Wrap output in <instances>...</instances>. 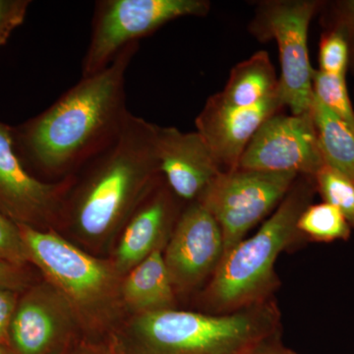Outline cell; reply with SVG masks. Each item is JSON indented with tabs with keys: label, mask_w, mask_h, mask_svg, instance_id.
Wrapping results in <instances>:
<instances>
[{
	"label": "cell",
	"mask_w": 354,
	"mask_h": 354,
	"mask_svg": "<svg viewBox=\"0 0 354 354\" xmlns=\"http://www.w3.org/2000/svg\"><path fill=\"white\" fill-rule=\"evenodd\" d=\"M29 4L26 0H0V46L23 22Z\"/></svg>",
	"instance_id": "cb8c5ba5"
},
{
	"label": "cell",
	"mask_w": 354,
	"mask_h": 354,
	"mask_svg": "<svg viewBox=\"0 0 354 354\" xmlns=\"http://www.w3.org/2000/svg\"><path fill=\"white\" fill-rule=\"evenodd\" d=\"M139 43L123 48L111 64L82 79L18 134L23 152L46 176L84 167L118 138L127 124L125 79Z\"/></svg>",
	"instance_id": "6da1fadb"
},
{
	"label": "cell",
	"mask_w": 354,
	"mask_h": 354,
	"mask_svg": "<svg viewBox=\"0 0 354 354\" xmlns=\"http://www.w3.org/2000/svg\"><path fill=\"white\" fill-rule=\"evenodd\" d=\"M251 354H297L290 349L286 348L281 344L269 339L261 344Z\"/></svg>",
	"instance_id": "4316f807"
},
{
	"label": "cell",
	"mask_w": 354,
	"mask_h": 354,
	"mask_svg": "<svg viewBox=\"0 0 354 354\" xmlns=\"http://www.w3.org/2000/svg\"><path fill=\"white\" fill-rule=\"evenodd\" d=\"M225 244L218 221L199 201H195L177 221L164 255L172 285H196L215 272L223 257Z\"/></svg>",
	"instance_id": "30bf717a"
},
{
	"label": "cell",
	"mask_w": 354,
	"mask_h": 354,
	"mask_svg": "<svg viewBox=\"0 0 354 354\" xmlns=\"http://www.w3.org/2000/svg\"><path fill=\"white\" fill-rule=\"evenodd\" d=\"M55 321L48 307L38 298L28 295L14 313L11 339L21 354H41L53 341Z\"/></svg>",
	"instance_id": "ac0fdd59"
},
{
	"label": "cell",
	"mask_w": 354,
	"mask_h": 354,
	"mask_svg": "<svg viewBox=\"0 0 354 354\" xmlns=\"http://www.w3.org/2000/svg\"><path fill=\"white\" fill-rule=\"evenodd\" d=\"M278 313L271 304L211 316L162 309L146 312L137 330L157 354H251L271 339Z\"/></svg>",
	"instance_id": "277c9868"
},
{
	"label": "cell",
	"mask_w": 354,
	"mask_h": 354,
	"mask_svg": "<svg viewBox=\"0 0 354 354\" xmlns=\"http://www.w3.org/2000/svg\"><path fill=\"white\" fill-rule=\"evenodd\" d=\"M172 212L171 197L164 190L157 191L140 205L121 237L118 249L120 265L139 264L155 250L156 243L171 221Z\"/></svg>",
	"instance_id": "5bb4252c"
},
{
	"label": "cell",
	"mask_w": 354,
	"mask_h": 354,
	"mask_svg": "<svg viewBox=\"0 0 354 354\" xmlns=\"http://www.w3.org/2000/svg\"><path fill=\"white\" fill-rule=\"evenodd\" d=\"M314 181L324 201L339 209L354 227V183L327 165L317 172Z\"/></svg>",
	"instance_id": "44dd1931"
},
{
	"label": "cell",
	"mask_w": 354,
	"mask_h": 354,
	"mask_svg": "<svg viewBox=\"0 0 354 354\" xmlns=\"http://www.w3.org/2000/svg\"><path fill=\"white\" fill-rule=\"evenodd\" d=\"M285 108L281 88L277 94L251 108L230 106L218 93L207 100L198 114L196 131L223 171H234L261 125Z\"/></svg>",
	"instance_id": "9c48e42d"
},
{
	"label": "cell",
	"mask_w": 354,
	"mask_h": 354,
	"mask_svg": "<svg viewBox=\"0 0 354 354\" xmlns=\"http://www.w3.org/2000/svg\"><path fill=\"white\" fill-rule=\"evenodd\" d=\"M322 3L314 0H268L258 3L249 31L261 41L278 44L279 88L291 114L309 113L314 99L310 64V23Z\"/></svg>",
	"instance_id": "5b68a950"
},
{
	"label": "cell",
	"mask_w": 354,
	"mask_h": 354,
	"mask_svg": "<svg viewBox=\"0 0 354 354\" xmlns=\"http://www.w3.org/2000/svg\"><path fill=\"white\" fill-rule=\"evenodd\" d=\"M207 0H101L95 2L92 34L82 76L101 71L123 48L162 26L187 16L203 17L209 13Z\"/></svg>",
	"instance_id": "8992f818"
},
{
	"label": "cell",
	"mask_w": 354,
	"mask_h": 354,
	"mask_svg": "<svg viewBox=\"0 0 354 354\" xmlns=\"http://www.w3.org/2000/svg\"><path fill=\"white\" fill-rule=\"evenodd\" d=\"M25 285V279L20 268L0 262V288L9 290H20Z\"/></svg>",
	"instance_id": "484cf974"
},
{
	"label": "cell",
	"mask_w": 354,
	"mask_h": 354,
	"mask_svg": "<svg viewBox=\"0 0 354 354\" xmlns=\"http://www.w3.org/2000/svg\"><path fill=\"white\" fill-rule=\"evenodd\" d=\"M157 127L130 114L118 138L85 165L87 178L72 208L81 234H106L162 176L156 151Z\"/></svg>",
	"instance_id": "7a4b0ae2"
},
{
	"label": "cell",
	"mask_w": 354,
	"mask_h": 354,
	"mask_svg": "<svg viewBox=\"0 0 354 354\" xmlns=\"http://www.w3.org/2000/svg\"><path fill=\"white\" fill-rule=\"evenodd\" d=\"M66 183H48L25 169L13 130L0 123V211L18 225L50 220L62 206Z\"/></svg>",
	"instance_id": "8fae6325"
},
{
	"label": "cell",
	"mask_w": 354,
	"mask_h": 354,
	"mask_svg": "<svg viewBox=\"0 0 354 354\" xmlns=\"http://www.w3.org/2000/svg\"><path fill=\"white\" fill-rule=\"evenodd\" d=\"M156 151L160 174L177 197L195 201L223 169L197 131L157 127Z\"/></svg>",
	"instance_id": "4fadbf2b"
},
{
	"label": "cell",
	"mask_w": 354,
	"mask_h": 354,
	"mask_svg": "<svg viewBox=\"0 0 354 354\" xmlns=\"http://www.w3.org/2000/svg\"><path fill=\"white\" fill-rule=\"evenodd\" d=\"M15 310L16 302L12 290L0 288V344L9 334Z\"/></svg>",
	"instance_id": "d4e9b609"
},
{
	"label": "cell",
	"mask_w": 354,
	"mask_h": 354,
	"mask_svg": "<svg viewBox=\"0 0 354 354\" xmlns=\"http://www.w3.org/2000/svg\"><path fill=\"white\" fill-rule=\"evenodd\" d=\"M19 225L30 260L77 301L99 295L108 283L104 266L62 237L27 225Z\"/></svg>",
	"instance_id": "7c38bea8"
},
{
	"label": "cell",
	"mask_w": 354,
	"mask_h": 354,
	"mask_svg": "<svg viewBox=\"0 0 354 354\" xmlns=\"http://www.w3.org/2000/svg\"><path fill=\"white\" fill-rule=\"evenodd\" d=\"M29 260L19 225L0 211V262L20 268Z\"/></svg>",
	"instance_id": "603a6c76"
},
{
	"label": "cell",
	"mask_w": 354,
	"mask_h": 354,
	"mask_svg": "<svg viewBox=\"0 0 354 354\" xmlns=\"http://www.w3.org/2000/svg\"><path fill=\"white\" fill-rule=\"evenodd\" d=\"M325 167L311 109L299 114L277 113L261 125L237 169L316 176Z\"/></svg>",
	"instance_id": "ba28073f"
},
{
	"label": "cell",
	"mask_w": 354,
	"mask_h": 354,
	"mask_svg": "<svg viewBox=\"0 0 354 354\" xmlns=\"http://www.w3.org/2000/svg\"><path fill=\"white\" fill-rule=\"evenodd\" d=\"M298 178V177H297ZM295 180L277 211L250 239L223 255L209 286V301L220 310L262 304L276 285L274 264L298 234L297 221L310 205L315 181Z\"/></svg>",
	"instance_id": "3957f363"
},
{
	"label": "cell",
	"mask_w": 354,
	"mask_h": 354,
	"mask_svg": "<svg viewBox=\"0 0 354 354\" xmlns=\"http://www.w3.org/2000/svg\"><path fill=\"white\" fill-rule=\"evenodd\" d=\"M351 227L344 214L326 202L309 205L297 221L298 232L320 242L346 241L351 235Z\"/></svg>",
	"instance_id": "d6986e66"
},
{
	"label": "cell",
	"mask_w": 354,
	"mask_h": 354,
	"mask_svg": "<svg viewBox=\"0 0 354 354\" xmlns=\"http://www.w3.org/2000/svg\"><path fill=\"white\" fill-rule=\"evenodd\" d=\"M0 354H7L6 351H4V348H1V346H0Z\"/></svg>",
	"instance_id": "83f0119b"
},
{
	"label": "cell",
	"mask_w": 354,
	"mask_h": 354,
	"mask_svg": "<svg viewBox=\"0 0 354 354\" xmlns=\"http://www.w3.org/2000/svg\"><path fill=\"white\" fill-rule=\"evenodd\" d=\"M279 79L269 53L259 50L232 69L227 85L218 93L230 106L251 108L277 94Z\"/></svg>",
	"instance_id": "9a60e30c"
},
{
	"label": "cell",
	"mask_w": 354,
	"mask_h": 354,
	"mask_svg": "<svg viewBox=\"0 0 354 354\" xmlns=\"http://www.w3.org/2000/svg\"><path fill=\"white\" fill-rule=\"evenodd\" d=\"M311 114L325 165L354 183V130L315 95Z\"/></svg>",
	"instance_id": "e0dca14e"
},
{
	"label": "cell",
	"mask_w": 354,
	"mask_h": 354,
	"mask_svg": "<svg viewBox=\"0 0 354 354\" xmlns=\"http://www.w3.org/2000/svg\"><path fill=\"white\" fill-rule=\"evenodd\" d=\"M164 255L155 249L139 263L125 281L124 297L135 308L146 312L167 309L174 299V290Z\"/></svg>",
	"instance_id": "2e32d148"
},
{
	"label": "cell",
	"mask_w": 354,
	"mask_h": 354,
	"mask_svg": "<svg viewBox=\"0 0 354 354\" xmlns=\"http://www.w3.org/2000/svg\"><path fill=\"white\" fill-rule=\"evenodd\" d=\"M298 176L236 169L223 171L201 197L223 232L225 251L243 241L247 232L283 201Z\"/></svg>",
	"instance_id": "52a82bcc"
},
{
	"label": "cell",
	"mask_w": 354,
	"mask_h": 354,
	"mask_svg": "<svg viewBox=\"0 0 354 354\" xmlns=\"http://www.w3.org/2000/svg\"><path fill=\"white\" fill-rule=\"evenodd\" d=\"M314 95L354 130V111L349 99L346 76L329 75L314 70Z\"/></svg>",
	"instance_id": "ffe728a7"
},
{
	"label": "cell",
	"mask_w": 354,
	"mask_h": 354,
	"mask_svg": "<svg viewBox=\"0 0 354 354\" xmlns=\"http://www.w3.org/2000/svg\"><path fill=\"white\" fill-rule=\"evenodd\" d=\"M349 64V46L344 31L337 26L326 32L319 46V71L335 76H346Z\"/></svg>",
	"instance_id": "7402d4cb"
}]
</instances>
